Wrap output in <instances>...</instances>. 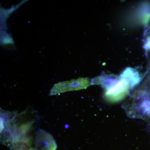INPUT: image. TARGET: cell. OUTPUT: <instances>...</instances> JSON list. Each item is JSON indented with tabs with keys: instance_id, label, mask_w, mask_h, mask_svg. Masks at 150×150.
<instances>
[{
	"instance_id": "6da1fadb",
	"label": "cell",
	"mask_w": 150,
	"mask_h": 150,
	"mask_svg": "<svg viewBox=\"0 0 150 150\" xmlns=\"http://www.w3.org/2000/svg\"><path fill=\"white\" fill-rule=\"evenodd\" d=\"M15 132L13 143L16 141H24L32 144V138L30 135L33 129L35 119L32 112L25 110L16 115L14 119Z\"/></svg>"
},
{
	"instance_id": "7a4b0ae2",
	"label": "cell",
	"mask_w": 150,
	"mask_h": 150,
	"mask_svg": "<svg viewBox=\"0 0 150 150\" xmlns=\"http://www.w3.org/2000/svg\"><path fill=\"white\" fill-rule=\"evenodd\" d=\"M16 115L15 112L1 110V141L3 144L10 148L13 143L15 132L14 119Z\"/></svg>"
},
{
	"instance_id": "3957f363",
	"label": "cell",
	"mask_w": 150,
	"mask_h": 150,
	"mask_svg": "<svg viewBox=\"0 0 150 150\" xmlns=\"http://www.w3.org/2000/svg\"><path fill=\"white\" fill-rule=\"evenodd\" d=\"M130 85L123 79L108 86L105 93V99L109 102L117 103L124 99L129 91Z\"/></svg>"
},
{
	"instance_id": "277c9868",
	"label": "cell",
	"mask_w": 150,
	"mask_h": 150,
	"mask_svg": "<svg viewBox=\"0 0 150 150\" xmlns=\"http://www.w3.org/2000/svg\"><path fill=\"white\" fill-rule=\"evenodd\" d=\"M88 85L89 81L87 79H80L60 83L53 87L49 95L52 96L65 92L82 89L86 88Z\"/></svg>"
},
{
	"instance_id": "5b68a950",
	"label": "cell",
	"mask_w": 150,
	"mask_h": 150,
	"mask_svg": "<svg viewBox=\"0 0 150 150\" xmlns=\"http://www.w3.org/2000/svg\"><path fill=\"white\" fill-rule=\"evenodd\" d=\"M34 144L38 150H56L57 148L53 136L41 129H38L35 133Z\"/></svg>"
},
{
	"instance_id": "8992f818",
	"label": "cell",
	"mask_w": 150,
	"mask_h": 150,
	"mask_svg": "<svg viewBox=\"0 0 150 150\" xmlns=\"http://www.w3.org/2000/svg\"><path fill=\"white\" fill-rule=\"evenodd\" d=\"M31 145L28 142L24 141H16L12 144L11 148L13 150H29L31 149Z\"/></svg>"
},
{
	"instance_id": "52a82bcc",
	"label": "cell",
	"mask_w": 150,
	"mask_h": 150,
	"mask_svg": "<svg viewBox=\"0 0 150 150\" xmlns=\"http://www.w3.org/2000/svg\"><path fill=\"white\" fill-rule=\"evenodd\" d=\"M29 150H38V149H36V148H31V149H30Z\"/></svg>"
}]
</instances>
